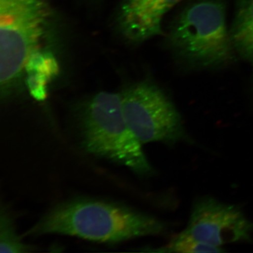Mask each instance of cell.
Returning <instances> with one entry per match:
<instances>
[{
	"label": "cell",
	"mask_w": 253,
	"mask_h": 253,
	"mask_svg": "<svg viewBox=\"0 0 253 253\" xmlns=\"http://www.w3.org/2000/svg\"><path fill=\"white\" fill-rule=\"evenodd\" d=\"M181 0H122L118 9V29L126 40L141 44L164 34L163 18Z\"/></svg>",
	"instance_id": "52a82bcc"
},
{
	"label": "cell",
	"mask_w": 253,
	"mask_h": 253,
	"mask_svg": "<svg viewBox=\"0 0 253 253\" xmlns=\"http://www.w3.org/2000/svg\"><path fill=\"white\" fill-rule=\"evenodd\" d=\"M59 64L52 53L41 49L30 56L26 67L25 76L28 91L35 96L47 92V86L59 73Z\"/></svg>",
	"instance_id": "ba28073f"
},
{
	"label": "cell",
	"mask_w": 253,
	"mask_h": 253,
	"mask_svg": "<svg viewBox=\"0 0 253 253\" xmlns=\"http://www.w3.org/2000/svg\"><path fill=\"white\" fill-rule=\"evenodd\" d=\"M158 252L184 253H221L223 250L221 248L215 247L200 242L191 236L188 231L184 230L171 239L170 242Z\"/></svg>",
	"instance_id": "30bf717a"
},
{
	"label": "cell",
	"mask_w": 253,
	"mask_h": 253,
	"mask_svg": "<svg viewBox=\"0 0 253 253\" xmlns=\"http://www.w3.org/2000/svg\"><path fill=\"white\" fill-rule=\"evenodd\" d=\"M185 230L200 242L221 248L231 243L250 241L253 222L236 206L203 197L193 205Z\"/></svg>",
	"instance_id": "8992f818"
},
{
	"label": "cell",
	"mask_w": 253,
	"mask_h": 253,
	"mask_svg": "<svg viewBox=\"0 0 253 253\" xmlns=\"http://www.w3.org/2000/svg\"><path fill=\"white\" fill-rule=\"evenodd\" d=\"M76 123L86 152L126 166L139 176L153 174L143 145L125 118L121 92L101 91L86 99L76 113Z\"/></svg>",
	"instance_id": "3957f363"
},
{
	"label": "cell",
	"mask_w": 253,
	"mask_h": 253,
	"mask_svg": "<svg viewBox=\"0 0 253 253\" xmlns=\"http://www.w3.org/2000/svg\"><path fill=\"white\" fill-rule=\"evenodd\" d=\"M165 229L162 221L125 205L77 198L51 208L28 234H60L113 244L157 235Z\"/></svg>",
	"instance_id": "6da1fadb"
},
{
	"label": "cell",
	"mask_w": 253,
	"mask_h": 253,
	"mask_svg": "<svg viewBox=\"0 0 253 253\" xmlns=\"http://www.w3.org/2000/svg\"><path fill=\"white\" fill-rule=\"evenodd\" d=\"M123 113L141 144H175L187 141L180 114L164 91L152 81L137 82L121 92Z\"/></svg>",
	"instance_id": "5b68a950"
},
{
	"label": "cell",
	"mask_w": 253,
	"mask_h": 253,
	"mask_svg": "<svg viewBox=\"0 0 253 253\" xmlns=\"http://www.w3.org/2000/svg\"><path fill=\"white\" fill-rule=\"evenodd\" d=\"M49 17L44 0H0L1 99L18 91L28 59L41 49Z\"/></svg>",
	"instance_id": "277c9868"
},
{
	"label": "cell",
	"mask_w": 253,
	"mask_h": 253,
	"mask_svg": "<svg viewBox=\"0 0 253 253\" xmlns=\"http://www.w3.org/2000/svg\"><path fill=\"white\" fill-rule=\"evenodd\" d=\"M34 251L33 246L25 244L18 235L10 213L1 208L0 215V253H24Z\"/></svg>",
	"instance_id": "9c48e42d"
},
{
	"label": "cell",
	"mask_w": 253,
	"mask_h": 253,
	"mask_svg": "<svg viewBox=\"0 0 253 253\" xmlns=\"http://www.w3.org/2000/svg\"><path fill=\"white\" fill-rule=\"evenodd\" d=\"M167 44L178 62L191 69H216L236 61L224 0H194L168 28Z\"/></svg>",
	"instance_id": "7a4b0ae2"
}]
</instances>
